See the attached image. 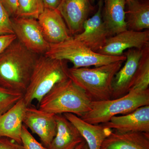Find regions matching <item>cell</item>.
Here are the masks:
<instances>
[{
  "label": "cell",
  "mask_w": 149,
  "mask_h": 149,
  "mask_svg": "<svg viewBox=\"0 0 149 149\" xmlns=\"http://www.w3.org/2000/svg\"><path fill=\"white\" fill-rule=\"evenodd\" d=\"M40 56L16 39L0 54V86L24 94Z\"/></svg>",
  "instance_id": "1"
},
{
  "label": "cell",
  "mask_w": 149,
  "mask_h": 149,
  "mask_svg": "<svg viewBox=\"0 0 149 149\" xmlns=\"http://www.w3.org/2000/svg\"><path fill=\"white\" fill-rule=\"evenodd\" d=\"M123 61L95 67L93 68H68L69 78L85 91L92 101L111 100L115 75Z\"/></svg>",
  "instance_id": "2"
},
{
  "label": "cell",
  "mask_w": 149,
  "mask_h": 149,
  "mask_svg": "<svg viewBox=\"0 0 149 149\" xmlns=\"http://www.w3.org/2000/svg\"><path fill=\"white\" fill-rule=\"evenodd\" d=\"M92 101L70 78L56 84L44 96L39 109L55 114L66 113L81 117L91 109Z\"/></svg>",
  "instance_id": "3"
},
{
  "label": "cell",
  "mask_w": 149,
  "mask_h": 149,
  "mask_svg": "<svg viewBox=\"0 0 149 149\" xmlns=\"http://www.w3.org/2000/svg\"><path fill=\"white\" fill-rule=\"evenodd\" d=\"M66 61L39 56L23 99L27 107L36 100L38 104L55 85L69 78Z\"/></svg>",
  "instance_id": "4"
},
{
  "label": "cell",
  "mask_w": 149,
  "mask_h": 149,
  "mask_svg": "<svg viewBox=\"0 0 149 149\" xmlns=\"http://www.w3.org/2000/svg\"><path fill=\"white\" fill-rule=\"evenodd\" d=\"M52 58L68 61L74 68L100 66L119 61H125L126 56L105 55L91 50L73 37L69 40L55 44H50L45 54Z\"/></svg>",
  "instance_id": "5"
},
{
  "label": "cell",
  "mask_w": 149,
  "mask_h": 149,
  "mask_svg": "<svg viewBox=\"0 0 149 149\" xmlns=\"http://www.w3.org/2000/svg\"><path fill=\"white\" fill-rule=\"evenodd\" d=\"M146 105H149V89L129 93L117 99L92 101L90 110L80 118L88 123L98 125L107 122L113 116L128 114Z\"/></svg>",
  "instance_id": "6"
},
{
  "label": "cell",
  "mask_w": 149,
  "mask_h": 149,
  "mask_svg": "<svg viewBox=\"0 0 149 149\" xmlns=\"http://www.w3.org/2000/svg\"><path fill=\"white\" fill-rule=\"evenodd\" d=\"M11 20L17 39L24 47L39 55L46 53L50 44L46 40L37 19L16 17Z\"/></svg>",
  "instance_id": "7"
},
{
  "label": "cell",
  "mask_w": 149,
  "mask_h": 149,
  "mask_svg": "<svg viewBox=\"0 0 149 149\" xmlns=\"http://www.w3.org/2000/svg\"><path fill=\"white\" fill-rule=\"evenodd\" d=\"M149 46V30L135 31L127 29L110 37L97 52L105 55L120 56L130 49H143Z\"/></svg>",
  "instance_id": "8"
},
{
  "label": "cell",
  "mask_w": 149,
  "mask_h": 149,
  "mask_svg": "<svg viewBox=\"0 0 149 149\" xmlns=\"http://www.w3.org/2000/svg\"><path fill=\"white\" fill-rule=\"evenodd\" d=\"M23 123L32 133L39 136L43 146L47 148L56 133V114L43 111L31 105L27 107Z\"/></svg>",
  "instance_id": "9"
},
{
  "label": "cell",
  "mask_w": 149,
  "mask_h": 149,
  "mask_svg": "<svg viewBox=\"0 0 149 149\" xmlns=\"http://www.w3.org/2000/svg\"><path fill=\"white\" fill-rule=\"evenodd\" d=\"M103 0H99L97 11L84 22L83 31L72 36L74 40L83 43L97 52L104 45L109 33L104 24L102 16Z\"/></svg>",
  "instance_id": "10"
},
{
  "label": "cell",
  "mask_w": 149,
  "mask_h": 149,
  "mask_svg": "<svg viewBox=\"0 0 149 149\" xmlns=\"http://www.w3.org/2000/svg\"><path fill=\"white\" fill-rule=\"evenodd\" d=\"M94 8L90 0H61L57 10L73 36L83 31L84 22Z\"/></svg>",
  "instance_id": "11"
},
{
  "label": "cell",
  "mask_w": 149,
  "mask_h": 149,
  "mask_svg": "<svg viewBox=\"0 0 149 149\" xmlns=\"http://www.w3.org/2000/svg\"><path fill=\"white\" fill-rule=\"evenodd\" d=\"M143 49H128L123 54L126 57L125 64L121 67L113 78L111 99L118 98L128 94Z\"/></svg>",
  "instance_id": "12"
},
{
  "label": "cell",
  "mask_w": 149,
  "mask_h": 149,
  "mask_svg": "<svg viewBox=\"0 0 149 149\" xmlns=\"http://www.w3.org/2000/svg\"><path fill=\"white\" fill-rule=\"evenodd\" d=\"M37 19L46 40L50 44L61 42L72 37L57 9H44Z\"/></svg>",
  "instance_id": "13"
},
{
  "label": "cell",
  "mask_w": 149,
  "mask_h": 149,
  "mask_svg": "<svg viewBox=\"0 0 149 149\" xmlns=\"http://www.w3.org/2000/svg\"><path fill=\"white\" fill-rule=\"evenodd\" d=\"M101 125L119 132L149 133V105L140 107L128 114L113 116Z\"/></svg>",
  "instance_id": "14"
},
{
  "label": "cell",
  "mask_w": 149,
  "mask_h": 149,
  "mask_svg": "<svg viewBox=\"0 0 149 149\" xmlns=\"http://www.w3.org/2000/svg\"><path fill=\"white\" fill-rule=\"evenodd\" d=\"M23 98L0 116V138L5 137L22 144V128L27 108Z\"/></svg>",
  "instance_id": "15"
},
{
  "label": "cell",
  "mask_w": 149,
  "mask_h": 149,
  "mask_svg": "<svg viewBox=\"0 0 149 149\" xmlns=\"http://www.w3.org/2000/svg\"><path fill=\"white\" fill-rule=\"evenodd\" d=\"M100 149H149V133L115 130L104 139Z\"/></svg>",
  "instance_id": "16"
},
{
  "label": "cell",
  "mask_w": 149,
  "mask_h": 149,
  "mask_svg": "<svg viewBox=\"0 0 149 149\" xmlns=\"http://www.w3.org/2000/svg\"><path fill=\"white\" fill-rule=\"evenodd\" d=\"M57 132L47 149H74L85 141L77 128L63 114H56Z\"/></svg>",
  "instance_id": "17"
},
{
  "label": "cell",
  "mask_w": 149,
  "mask_h": 149,
  "mask_svg": "<svg viewBox=\"0 0 149 149\" xmlns=\"http://www.w3.org/2000/svg\"><path fill=\"white\" fill-rule=\"evenodd\" d=\"M125 0H104L102 10L103 21L110 37L128 29Z\"/></svg>",
  "instance_id": "18"
},
{
  "label": "cell",
  "mask_w": 149,
  "mask_h": 149,
  "mask_svg": "<svg viewBox=\"0 0 149 149\" xmlns=\"http://www.w3.org/2000/svg\"><path fill=\"white\" fill-rule=\"evenodd\" d=\"M77 128L88 145L89 149H100L104 139L112 132V129L103 125H94L85 122L74 114H63Z\"/></svg>",
  "instance_id": "19"
},
{
  "label": "cell",
  "mask_w": 149,
  "mask_h": 149,
  "mask_svg": "<svg viewBox=\"0 0 149 149\" xmlns=\"http://www.w3.org/2000/svg\"><path fill=\"white\" fill-rule=\"evenodd\" d=\"M128 10L125 11L128 29L142 31L149 29L148 1L132 0L126 2Z\"/></svg>",
  "instance_id": "20"
},
{
  "label": "cell",
  "mask_w": 149,
  "mask_h": 149,
  "mask_svg": "<svg viewBox=\"0 0 149 149\" xmlns=\"http://www.w3.org/2000/svg\"><path fill=\"white\" fill-rule=\"evenodd\" d=\"M149 86V46L144 49L128 93L141 92L148 90Z\"/></svg>",
  "instance_id": "21"
},
{
  "label": "cell",
  "mask_w": 149,
  "mask_h": 149,
  "mask_svg": "<svg viewBox=\"0 0 149 149\" xmlns=\"http://www.w3.org/2000/svg\"><path fill=\"white\" fill-rule=\"evenodd\" d=\"M18 17H31L37 19L44 10L42 0H18Z\"/></svg>",
  "instance_id": "22"
},
{
  "label": "cell",
  "mask_w": 149,
  "mask_h": 149,
  "mask_svg": "<svg viewBox=\"0 0 149 149\" xmlns=\"http://www.w3.org/2000/svg\"><path fill=\"white\" fill-rule=\"evenodd\" d=\"M21 92L11 91L0 86V116L7 111L23 97Z\"/></svg>",
  "instance_id": "23"
},
{
  "label": "cell",
  "mask_w": 149,
  "mask_h": 149,
  "mask_svg": "<svg viewBox=\"0 0 149 149\" xmlns=\"http://www.w3.org/2000/svg\"><path fill=\"white\" fill-rule=\"evenodd\" d=\"M21 138L24 149H47L35 139L24 125L22 128Z\"/></svg>",
  "instance_id": "24"
},
{
  "label": "cell",
  "mask_w": 149,
  "mask_h": 149,
  "mask_svg": "<svg viewBox=\"0 0 149 149\" xmlns=\"http://www.w3.org/2000/svg\"><path fill=\"white\" fill-rule=\"evenodd\" d=\"M15 34L11 18L0 1V36Z\"/></svg>",
  "instance_id": "25"
},
{
  "label": "cell",
  "mask_w": 149,
  "mask_h": 149,
  "mask_svg": "<svg viewBox=\"0 0 149 149\" xmlns=\"http://www.w3.org/2000/svg\"><path fill=\"white\" fill-rule=\"evenodd\" d=\"M11 18L16 17L18 11V0H0Z\"/></svg>",
  "instance_id": "26"
},
{
  "label": "cell",
  "mask_w": 149,
  "mask_h": 149,
  "mask_svg": "<svg viewBox=\"0 0 149 149\" xmlns=\"http://www.w3.org/2000/svg\"><path fill=\"white\" fill-rule=\"evenodd\" d=\"M0 149H24L23 146L5 137L0 138Z\"/></svg>",
  "instance_id": "27"
},
{
  "label": "cell",
  "mask_w": 149,
  "mask_h": 149,
  "mask_svg": "<svg viewBox=\"0 0 149 149\" xmlns=\"http://www.w3.org/2000/svg\"><path fill=\"white\" fill-rule=\"evenodd\" d=\"M16 39L15 34L0 36V54Z\"/></svg>",
  "instance_id": "28"
},
{
  "label": "cell",
  "mask_w": 149,
  "mask_h": 149,
  "mask_svg": "<svg viewBox=\"0 0 149 149\" xmlns=\"http://www.w3.org/2000/svg\"><path fill=\"white\" fill-rule=\"evenodd\" d=\"M45 8L55 10L58 7L61 0H42Z\"/></svg>",
  "instance_id": "29"
},
{
  "label": "cell",
  "mask_w": 149,
  "mask_h": 149,
  "mask_svg": "<svg viewBox=\"0 0 149 149\" xmlns=\"http://www.w3.org/2000/svg\"><path fill=\"white\" fill-rule=\"evenodd\" d=\"M85 141H84L83 143H81L80 144H79L78 146H77V147L75 148L74 149H81L82 147H83V145L85 143Z\"/></svg>",
  "instance_id": "30"
},
{
  "label": "cell",
  "mask_w": 149,
  "mask_h": 149,
  "mask_svg": "<svg viewBox=\"0 0 149 149\" xmlns=\"http://www.w3.org/2000/svg\"><path fill=\"white\" fill-rule=\"evenodd\" d=\"M81 149H89L88 145L86 143V142H85V143L83 145V147H82Z\"/></svg>",
  "instance_id": "31"
},
{
  "label": "cell",
  "mask_w": 149,
  "mask_h": 149,
  "mask_svg": "<svg viewBox=\"0 0 149 149\" xmlns=\"http://www.w3.org/2000/svg\"><path fill=\"white\" fill-rule=\"evenodd\" d=\"M90 1L91 3H94V2L95 1V0H90Z\"/></svg>",
  "instance_id": "32"
},
{
  "label": "cell",
  "mask_w": 149,
  "mask_h": 149,
  "mask_svg": "<svg viewBox=\"0 0 149 149\" xmlns=\"http://www.w3.org/2000/svg\"><path fill=\"white\" fill-rule=\"evenodd\" d=\"M125 1H126V2L129 1H132V0H125Z\"/></svg>",
  "instance_id": "33"
}]
</instances>
